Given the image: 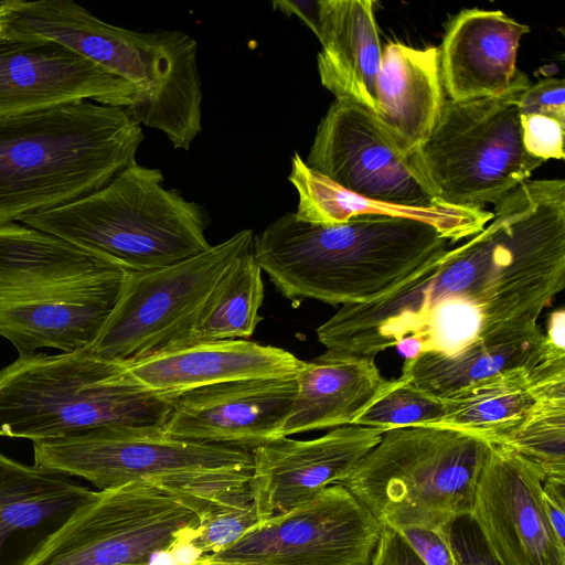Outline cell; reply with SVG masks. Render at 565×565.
<instances>
[{"mask_svg": "<svg viewBox=\"0 0 565 565\" xmlns=\"http://www.w3.org/2000/svg\"><path fill=\"white\" fill-rule=\"evenodd\" d=\"M543 341L537 324L472 344L451 356L423 353L404 360L399 377L428 395L445 398L489 377L535 366Z\"/></svg>", "mask_w": 565, "mask_h": 565, "instance_id": "26", "label": "cell"}, {"mask_svg": "<svg viewBox=\"0 0 565 565\" xmlns=\"http://www.w3.org/2000/svg\"><path fill=\"white\" fill-rule=\"evenodd\" d=\"M21 222L109 257L129 271L169 266L211 247L202 206L166 189L159 169L137 162L99 190Z\"/></svg>", "mask_w": 565, "mask_h": 565, "instance_id": "7", "label": "cell"}, {"mask_svg": "<svg viewBox=\"0 0 565 565\" xmlns=\"http://www.w3.org/2000/svg\"><path fill=\"white\" fill-rule=\"evenodd\" d=\"M306 163L347 191L392 204L436 202L384 136L371 111L335 99L320 120Z\"/></svg>", "mask_w": 565, "mask_h": 565, "instance_id": "14", "label": "cell"}, {"mask_svg": "<svg viewBox=\"0 0 565 565\" xmlns=\"http://www.w3.org/2000/svg\"><path fill=\"white\" fill-rule=\"evenodd\" d=\"M525 150L543 161L564 159L565 119L546 114L520 115Z\"/></svg>", "mask_w": 565, "mask_h": 565, "instance_id": "31", "label": "cell"}, {"mask_svg": "<svg viewBox=\"0 0 565 565\" xmlns=\"http://www.w3.org/2000/svg\"><path fill=\"white\" fill-rule=\"evenodd\" d=\"M372 0H319L320 82L335 99L371 113L376 106V79L382 47Z\"/></svg>", "mask_w": 565, "mask_h": 565, "instance_id": "23", "label": "cell"}, {"mask_svg": "<svg viewBox=\"0 0 565 565\" xmlns=\"http://www.w3.org/2000/svg\"><path fill=\"white\" fill-rule=\"evenodd\" d=\"M490 446L446 427L386 430L339 484L384 526L447 535L457 519L471 513Z\"/></svg>", "mask_w": 565, "mask_h": 565, "instance_id": "6", "label": "cell"}, {"mask_svg": "<svg viewBox=\"0 0 565 565\" xmlns=\"http://www.w3.org/2000/svg\"><path fill=\"white\" fill-rule=\"evenodd\" d=\"M94 493L0 451V565H28Z\"/></svg>", "mask_w": 565, "mask_h": 565, "instance_id": "18", "label": "cell"}, {"mask_svg": "<svg viewBox=\"0 0 565 565\" xmlns=\"http://www.w3.org/2000/svg\"><path fill=\"white\" fill-rule=\"evenodd\" d=\"M520 115L547 114L565 119V84L563 78H544L530 84L519 100Z\"/></svg>", "mask_w": 565, "mask_h": 565, "instance_id": "33", "label": "cell"}, {"mask_svg": "<svg viewBox=\"0 0 565 565\" xmlns=\"http://www.w3.org/2000/svg\"><path fill=\"white\" fill-rule=\"evenodd\" d=\"M565 391V360L540 361L531 369L512 370L445 397L447 415L437 424L487 440L514 424L548 393Z\"/></svg>", "mask_w": 565, "mask_h": 565, "instance_id": "25", "label": "cell"}, {"mask_svg": "<svg viewBox=\"0 0 565 565\" xmlns=\"http://www.w3.org/2000/svg\"><path fill=\"white\" fill-rule=\"evenodd\" d=\"M296 382L281 437L353 425L396 379H385L374 360L334 358L323 352L313 361H305Z\"/></svg>", "mask_w": 565, "mask_h": 565, "instance_id": "24", "label": "cell"}, {"mask_svg": "<svg viewBox=\"0 0 565 565\" xmlns=\"http://www.w3.org/2000/svg\"><path fill=\"white\" fill-rule=\"evenodd\" d=\"M530 84L519 71L501 95L445 100L429 136L407 158L436 202L468 209L497 205L545 162L530 154L522 139L519 100Z\"/></svg>", "mask_w": 565, "mask_h": 565, "instance_id": "9", "label": "cell"}, {"mask_svg": "<svg viewBox=\"0 0 565 565\" xmlns=\"http://www.w3.org/2000/svg\"><path fill=\"white\" fill-rule=\"evenodd\" d=\"M384 525L335 483L195 559L246 565H371Z\"/></svg>", "mask_w": 565, "mask_h": 565, "instance_id": "12", "label": "cell"}, {"mask_svg": "<svg viewBox=\"0 0 565 565\" xmlns=\"http://www.w3.org/2000/svg\"><path fill=\"white\" fill-rule=\"evenodd\" d=\"M455 565H501L473 519H457L447 533Z\"/></svg>", "mask_w": 565, "mask_h": 565, "instance_id": "32", "label": "cell"}, {"mask_svg": "<svg viewBox=\"0 0 565 565\" xmlns=\"http://www.w3.org/2000/svg\"><path fill=\"white\" fill-rule=\"evenodd\" d=\"M207 510L149 481L98 490L28 565H151L190 546Z\"/></svg>", "mask_w": 565, "mask_h": 565, "instance_id": "10", "label": "cell"}, {"mask_svg": "<svg viewBox=\"0 0 565 565\" xmlns=\"http://www.w3.org/2000/svg\"><path fill=\"white\" fill-rule=\"evenodd\" d=\"M487 441L533 461L545 479L565 481V392L540 396L523 417Z\"/></svg>", "mask_w": 565, "mask_h": 565, "instance_id": "28", "label": "cell"}, {"mask_svg": "<svg viewBox=\"0 0 565 565\" xmlns=\"http://www.w3.org/2000/svg\"><path fill=\"white\" fill-rule=\"evenodd\" d=\"M449 245L418 221L364 216L324 226L289 212L255 235L253 253L285 298L343 306L393 291L440 258Z\"/></svg>", "mask_w": 565, "mask_h": 565, "instance_id": "2", "label": "cell"}, {"mask_svg": "<svg viewBox=\"0 0 565 565\" xmlns=\"http://www.w3.org/2000/svg\"><path fill=\"white\" fill-rule=\"evenodd\" d=\"M143 138L126 108L93 102L0 116V224L99 190Z\"/></svg>", "mask_w": 565, "mask_h": 565, "instance_id": "4", "label": "cell"}, {"mask_svg": "<svg viewBox=\"0 0 565 565\" xmlns=\"http://www.w3.org/2000/svg\"><path fill=\"white\" fill-rule=\"evenodd\" d=\"M445 100L438 47L385 45L371 114L401 156L408 158L427 139Z\"/></svg>", "mask_w": 565, "mask_h": 565, "instance_id": "21", "label": "cell"}, {"mask_svg": "<svg viewBox=\"0 0 565 565\" xmlns=\"http://www.w3.org/2000/svg\"><path fill=\"white\" fill-rule=\"evenodd\" d=\"M33 459L35 466L82 478L98 490L149 481L205 509L249 484L253 470L249 450L129 427H98L35 441Z\"/></svg>", "mask_w": 565, "mask_h": 565, "instance_id": "8", "label": "cell"}, {"mask_svg": "<svg viewBox=\"0 0 565 565\" xmlns=\"http://www.w3.org/2000/svg\"><path fill=\"white\" fill-rule=\"evenodd\" d=\"M470 516L501 565H565V541L542 503L543 470L500 445L490 444Z\"/></svg>", "mask_w": 565, "mask_h": 565, "instance_id": "13", "label": "cell"}, {"mask_svg": "<svg viewBox=\"0 0 565 565\" xmlns=\"http://www.w3.org/2000/svg\"><path fill=\"white\" fill-rule=\"evenodd\" d=\"M254 237L253 230H242L184 260L131 271L115 310L88 351L129 365L189 344L217 282L238 257L253 249Z\"/></svg>", "mask_w": 565, "mask_h": 565, "instance_id": "11", "label": "cell"}, {"mask_svg": "<svg viewBox=\"0 0 565 565\" xmlns=\"http://www.w3.org/2000/svg\"><path fill=\"white\" fill-rule=\"evenodd\" d=\"M188 565H246V564L226 563V562H205V561H201V559H194L193 562L189 563Z\"/></svg>", "mask_w": 565, "mask_h": 565, "instance_id": "39", "label": "cell"}, {"mask_svg": "<svg viewBox=\"0 0 565 565\" xmlns=\"http://www.w3.org/2000/svg\"><path fill=\"white\" fill-rule=\"evenodd\" d=\"M478 234L366 303L343 305L317 329L324 353L370 359L396 347L404 360L455 355L537 326L565 287V181L526 180Z\"/></svg>", "mask_w": 565, "mask_h": 565, "instance_id": "1", "label": "cell"}, {"mask_svg": "<svg viewBox=\"0 0 565 565\" xmlns=\"http://www.w3.org/2000/svg\"><path fill=\"white\" fill-rule=\"evenodd\" d=\"M305 361L281 348L247 340L195 342L128 365L147 388L167 395L206 385L295 375Z\"/></svg>", "mask_w": 565, "mask_h": 565, "instance_id": "20", "label": "cell"}, {"mask_svg": "<svg viewBox=\"0 0 565 565\" xmlns=\"http://www.w3.org/2000/svg\"><path fill=\"white\" fill-rule=\"evenodd\" d=\"M297 391L296 374L223 382L174 396L163 435L252 451L281 437Z\"/></svg>", "mask_w": 565, "mask_h": 565, "instance_id": "16", "label": "cell"}, {"mask_svg": "<svg viewBox=\"0 0 565 565\" xmlns=\"http://www.w3.org/2000/svg\"><path fill=\"white\" fill-rule=\"evenodd\" d=\"M398 532L426 565H455L447 535L416 527Z\"/></svg>", "mask_w": 565, "mask_h": 565, "instance_id": "34", "label": "cell"}, {"mask_svg": "<svg viewBox=\"0 0 565 565\" xmlns=\"http://www.w3.org/2000/svg\"><path fill=\"white\" fill-rule=\"evenodd\" d=\"M271 7L287 17L296 15L319 38V0H275L271 1Z\"/></svg>", "mask_w": 565, "mask_h": 565, "instance_id": "38", "label": "cell"}, {"mask_svg": "<svg viewBox=\"0 0 565 565\" xmlns=\"http://www.w3.org/2000/svg\"><path fill=\"white\" fill-rule=\"evenodd\" d=\"M530 32L501 10L463 9L446 24L439 49L444 90L454 102L498 96L514 83L516 53Z\"/></svg>", "mask_w": 565, "mask_h": 565, "instance_id": "19", "label": "cell"}, {"mask_svg": "<svg viewBox=\"0 0 565 565\" xmlns=\"http://www.w3.org/2000/svg\"><path fill=\"white\" fill-rule=\"evenodd\" d=\"M542 503L556 535L565 541V481L552 478L542 483Z\"/></svg>", "mask_w": 565, "mask_h": 565, "instance_id": "36", "label": "cell"}, {"mask_svg": "<svg viewBox=\"0 0 565 565\" xmlns=\"http://www.w3.org/2000/svg\"><path fill=\"white\" fill-rule=\"evenodd\" d=\"M263 299L262 269L250 249L238 257L217 282L189 344L249 338L262 320Z\"/></svg>", "mask_w": 565, "mask_h": 565, "instance_id": "27", "label": "cell"}, {"mask_svg": "<svg viewBox=\"0 0 565 565\" xmlns=\"http://www.w3.org/2000/svg\"><path fill=\"white\" fill-rule=\"evenodd\" d=\"M174 396L88 349L19 355L0 369V438L56 439L98 427L163 430Z\"/></svg>", "mask_w": 565, "mask_h": 565, "instance_id": "5", "label": "cell"}, {"mask_svg": "<svg viewBox=\"0 0 565 565\" xmlns=\"http://www.w3.org/2000/svg\"><path fill=\"white\" fill-rule=\"evenodd\" d=\"M288 181L298 194L294 215L315 225H337L364 216L405 218L433 226L454 244L478 234L493 217L484 209L441 203L429 207L404 206L358 195L310 168L298 151L291 157Z\"/></svg>", "mask_w": 565, "mask_h": 565, "instance_id": "22", "label": "cell"}, {"mask_svg": "<svg viewBox=\"0 0 565 565\" xmlns=\"http://www.w3.org/2000/svg\"><path fill=\"white\" fill-rule=\"evenodd\" d=\"M446 415L447 405L444 398L428 395L398 377L390 390L358 416L353 425L386 431L395 428L436 426Z\"/></svg>", "mask_w": 565, "mask_h": 565, "instance_id": "29", "label": "cell"}, {"mask_svg": "<svg viewBox=\"0 0 565 565\" xmlns=\"http://www.w3.org/2000/svg\"><path fill=\"white\" fill-rule=\"evenodd\" d=\"M541 359L548 362L565 360V308L563 306L548 316Z\"/></svg>", "mask_w": 565, "mask_h": 565, "instance_id": "37", "label": "cell"}, {"mask_svg": "<svg viewBox=\"0 0 565 565\" xmlns=\"http://www.w3.org/2000/svg\"><path fill=\"white\" fill-rule=\"evenodd\" d=\"M131 271L47 232L0 224V335L19 355L89 348Z\"/></svg>", "mask_w": 565, "mask_h": 565, "instance_id": "3", "label": "cell"}, {"mask_svg": "<svg viewBox=\"0 0 565 565\" xmlns=\"http://www.w3.org/2000/svg\"><path fill=\"white\" fill-rule=\"evenodd\" d=\"M258 522L249 484L234 489L206 511L190 547L198 557L216 553L238 541Z\"/></svg>", "mask_w": 565, "mask_h": 565, "instance_id": "30", "label": "cell"}, {"mask_svg": "<svg viewBox=\"0 0 565 565\" xmlns=\"http://www.w3.org/2000/svg\"><path fill=\"white\" fill-rule=\"evenodd\" d=\"M381 429L345 425L321 437H280L252 450L249 487L259 522L339 483L380 441Z\"/></svg>", "mask_w": 565, "mask_h": 565, "instance_id": "17", "label": "cell"}, {"mask_svg": "<svg viewBox=\"0 0 565 565\" xmlns=\"http://www.w3.org/2000/svg\"><path fill=\"white\" fill-rule=\"evenodd\" d=\"M76 102L128 109L136 90L55 41L0 31V116Z\"/></svg>", "mask_w": 565, "mask_h": 565, "instance_id": "15", "label": "cell"}, {"mask_svg": "<svg viewBox=\"0 0 565 565\" xmlns=\"http://www.w3.org/2000/svg\"><path fill=\"white\" fill-rule=\"evenodd\" d=\"M371 565H426L398 531L384 526Z\"/></svg>", "mask_w": 565, "mask_h": 565, "instance_id": "35", "label": "cell"}]
</instances>
